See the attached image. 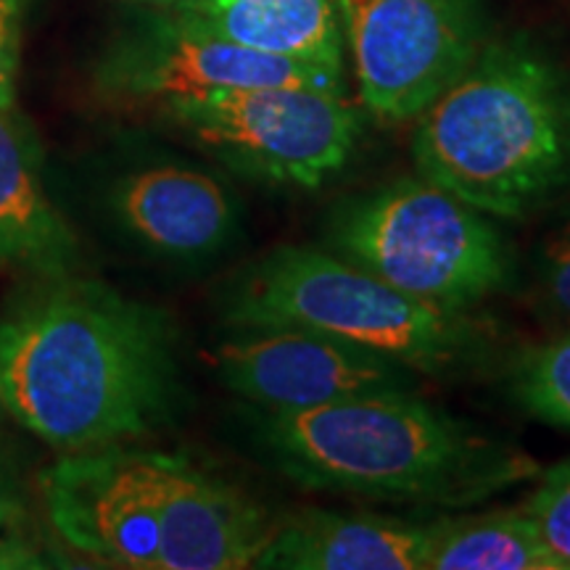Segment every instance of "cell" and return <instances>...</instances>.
I'll return each mask as SVG.
<instances>
[{
  "mask_svg": "<svg viewBox=\"0 0 570 570\" xmlns=\"http://www.w3.org/2000/svg\"><path fill=\"white\" fill-rule=\"evenodd\" d=\"M425 570H560L523 508L436 523Z\"/></svg>",
  "mask_w": 570,
  "mask_h": 570,
  "instance_id": "cell-16",
  "label": "cell"
},
{
  "mask_svg": "<svg viewBox=\"0 0 570 570\" xmlns=\"http://www.w3.org/2000/svg\"><path fill=\"white\" fill-rule=\"evenodd\" d=\"M119 223L154 252L202 256L217 252L233 227L230 196L214 177L188 167H151L114 188Z\"/></svg>",
  "mask_w": 570,
  "mask_h": 570,
  "instance_id": "cell-13",
  "label": "cell"
},
{
  "mask_svg": "<svg viewBox=\"0 0 570 570\" xmlns=\"http://www.w3.org/2000/svg\"><path fill=\"white\" fill-rule=\"evenodd\" d=\"M417 119L420 175L483 214L523 217L566 180V96L529 48H487Z\"/></svg>",
  "mask_w": 570,
  "mask_h": 570,
  "instance_id": "cell-3",
  "label": "cell"
},
{
  "mask_svg": "<svg viewBox=\"0 0 570 570\" xmlns=\"http://www.w3.org/2000/svg\"><path fill=\"white\" fill-rule=\"evenodd\" d=\"M6 407H3V391H0V412H3Z\"/></svg>",
  "mask_w": 570,
  "mask_h": 570,
  "instance_id": "cell-23",
  "label": "cell"
},
{
  "mask_svg": "<svg viewBox=\"0 0 570 570\" xmlns=\"http://www.w3.org/2000/svg\"><path fill=\"white\" fill-rule=\"evenodd\" d=\"M21 518H24V508H21L17 489H13L6 470L0 468V529H9V525L19 523Z\"/></svg>",
  "mask_w": 570,
  "mask_h": 570,
  "instance_id": "cell-22",
  "label": "cell"
},
{
  "mask_svg": "<svg viewBox=\"0 0 570 570\" xmlns=\"http://www.w3.org/2000/svg\"><path fill=\"white\" fill-rule=\"evenodd\" d=\"M227 317L235 325L302 327L391 356L417 373H446L470 360L481 325L417 298L367 269L302 246H277L235 283Z\"/></svg>",
  "mask_w": 570,
  "mask_h": 570,
  "instance_id": "cell-4",
  "label": "cell"
},
{
  "mask_svg": "<svg viewBox=\"0 0 570 570\" xmlns=\"http://www.w3.org/2000/svg\"><path fill=\"white\" fill-rule=\"evenodd\" d=\"M59 537L117 568L159 570L161 454L77 449L42 475Z\"/></svg>",
  "mask_w": 570,
  "mask_h": 570,
  "instance_id": "cell-8",
  "label": "cell"
},
{
  "mask_svg": "<svg viewBox=\"0 0 570 570\" xmlns=\"http://www.w3.org/2000/svg\"><path fill=\"white\" fill-rule=\"evenodd\" d=\"M175 377L169 320L101 283L56 285L0 325L3 407L63 452L146 436Z\"/></svg>",
  "mask_w": 570,
  "mask_h": 570,
  "instance_id": "cell-1",
  "label": "cell"
},
{
  "mask_svg": "<svg viewBox=\"0 0 570 570\" xmlns=\"http://www.w3.org/2000/svg\"><path fill=\"white\" fill-rule=\"evenodd\" d=\"M512 394L533 417L570 428V331L523 354L512 373Z\"/></svg>",
  "mask_w": 570,
  "mask_h": 570,
  "instance_id": "cell-17",
  "label": "cell"
},
{
  "mask_svg": "<svg viewBox=\"0 0 570 570\" xmlns=\"http://www.w3.org/2000/svg\"><path fill=\"white\" fill-rule=\"evenodd\" d=\"M173 17L252 51L341 71L336 0H175Z\"/></svg>",
  "mask_w": 570,
  "mask_h": 570,
  "instance_id": "cell-15",
  "label": "cell"
},
{
  "mask_svg": "<svg viewBox=\"0 0 570 570\" xmlns=\"http://www.w3.org/2000/svg\"><path fill=\"white\" fill-rule=\"evenodd\" d=\"M541 285L552 309L570 323V225L560 227L547 240L541 256Z\"/></svg>",
  "mask_w": 570,
  "mask_h": 570,
  "instance_id": "cell-19",
  "label": "cell"
},
{
  "mask_svg": "<svg viewBox=\"0 0 570 570\" xmlns=\"http://www.w3.org/2000/svg\"><path fill=\"white\" fill-rule=\"evenodd\" d=\"M46 562L27 541L21 539H0V570H32L42 568Z\"/></svg>",
  "mask_w": 570,
  "mask_h": 570,
  "instance_id": "cell-21",
  "label": "cell"
},
{
  "mask_svg": "<svg viewBox=\"0 0 570 570\" xmlns=\"http://www.w3.org/2000/svg\"><path fill=\"white\" fill-rule=\"evenodd\" d=\"M164 111L235 173L294 188H317L338 173L360 135L341 92L296 85L175 98Z\"/></svg>",
  "mask_w": 570,
  "mask_h": 570,
  "instance_id": "cell-6",
  "label": "cell"
},
{
  "mask_svg": "<svg viewBox=\"0 0 570 570\" xmlns=\"http://www.w3.org/2000/svg\"><path fill=\"white\" fill-rule=\"evenodd\" d=\"M219 375L265 412H304L346 399L415 391V370L302 327H254L219 348Z\"/></svg>",
  "mask_w": 570,
  "mask_h": 570,
  "instance_id": "cell-9",
  "label": "cell"
},
{
  "mask_svg": "<svg viewBox=\"0 0 570 570\" xmlns=\"http://www.w3.org/2000/svg\"><path fill=\"white\" fill-rule=\"evenodd\" d=\"M159 570L256 568L277 523L185 458L161 454Z\"/></svg>",
  "mask_w": 570,
  "mask_h": 570,
  "instance_id": "cell-11",
  "label": "cell"
},
{
  "mask_svg": "<svg viewBox=\"0 0 570 570\" xmlns=\"http://www.w3.org/2000/svg\"><path fill=\"white\" fill-rule=\"evenodd\" d=\"M523 510L529 512L541 544L560 570H570V460L541 475V483Z\"/></svg>",
  "mask_w": 570,
  "mask_h": 570,
  "instance_id": "cell-18",
  "label": "cell"
},
{
  "mask_svg": "<svg viewBox=\"0 0 570 570\" xmlns=\"http://www.w3.org/2000/svg\"><path fill=\"white\" fill-rule=\"evenodd\" d=\"M98 77L111 96L161 98L164 104L214 90L285 85L341 92L338 69L252 51L217 35L194 30L173 13L119 40L106 53Z\"/></svg>",
  "mask_w": 570,
  "mask_h": 570,
  "instance_id": "cell-10",
  "label": "cell"
},
{
  "mask_svg": "<svg viewBox=\"0 0 570 570\" xmlns=\"http://www.w3.org/2000/svg\"><path fill=\"white\" fill-rule=\"evenodd\" d=\"M346 262L425 302L468 309L508 283L510 256L483 212L431 180H399L333 223Z\"/></svg>",
  "mask_w": 570,
  "mask_h": 570,
  "instance_id": "cell-5",
  "label": "cell"
},
{
  "mask_svg": "<svg viewBox=\"0 0 570 570\" xmlns=\"http://www.w3.org/2000/svg\"><path fill=\"white\" fill-rule=\"evenodd\" d=\"M436 523L412 525L375 515L306 510L277 531L256 568L281 570H425Z\"/></svg>",
  "mask_w": 570,
  "mask_h": 570,
  "instance_id": "cell-12",
  "label": "cell"
},
{
  "mask_svg": "<svg viewBox=\"0 0 570 570\" xmlns=\"http://www.w3.org/2000/svg\"><path fill=\"white\" fill-rule=\"evenodd\" d=\"M362 98L386 122L417 119L475 59L470 0H336Z\"/></svg>",
  "mask_w": 570,
  "mask_h": 570,
  "instance_id": "cell-7",
  "label": "cell"
},
{
  "mask_svg": "<svg viewBox=\"0 0 570 570\" xmlns=\"http://www.w3.org/2000/svg\"><path fill=\"white\" fill-rule=\"evenodd\" d=\"M256 439L291 481L373 499L473 504L539 473L415 391L346 399L304 412H265Z\"/></svg>",
  "mask_w": 570,
  "mask_h": 570,
  "instance_id": "cell-2",
  "label": "cell"
},
{
  "mask_svg": "<svg viewBox=\"0 0 570 570\" xmlns=\"http://www.w3.org/2000/svg\"><path fill=\"white\" fill-rule=\"evenodd\" d=\"M21 0H0V109L13 104V77L19 63Z\"/></svg>",
  "mask_w": 570,
  "mask_h": 570,
  "instance_id": "cell-20",
  "label": "cell"
},
{
  "mask_svg": "<svg viewBox=\"0 0 570 570\" xmlns=\"http://www.w3.org/2000/svg\"><path fill=\"white\" fill-rule=\"evenodd\" d=\"M77 240L42 180L32 127L11 106L0 109V267L63 277Z\"/></svg>",
  "mask_w": 570,
  "mask_h": 570,
  "instance_id": "cell-14",
  "label": "cell"
}]
</instances>
